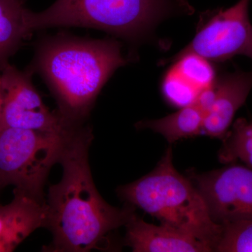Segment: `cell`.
I'll use <instances>...</instances> for the list:
<instances>
[{
  "label": "cell",
  "mask_w": 252,
  "mask_h": 252,
  "mask_svg": "<svg viewBox=\"0 0 252 252\" xmlns=\"http://www.w3.org/2000/svg\"><path fill=\"white\" fill-rule=\"evenodd\" d=\"M94 140L89 126L73 127L66 137L59 163L63 169L59 183L51 185L46 199L44 228L52 241L43 248L50 252H87L104 248L113 231L126 226L135 207L112 206L94 185L89 152Z\"/></svg>",
  "instance_id": "1"
},
{
  "label": "cell",
  "mask_w": 252,
  "mask_h": 252,
  "mask_svg": "<svg viewBox=\"0 0 252 252\" xmlns=\"http://www.w3.org/2000/svg\"><path fill=\"white\" fill-rule=\"evenodd\" d=\"M122 46L114 38L57 34L39 43L29 69L39 73L47 83L63 119L82 124L109 78L130 62Z\"/></svg>",
  "instance_id": "2"
},
{
  "label": "cell",
  "mask_w": 252,
  "mask_h": 252,
  "mask_svg": "<svg viewBox=\"0 0 252 252\" xmlns=\"http://www.w3.org/2000/svg\"><path fill=\"white\" fill-rule=\"evenodd\" d=\"M193 12L187 0H56L41 12L28 10V23L32 32L56 27L94 28L135 42L164 19Z\"/></svg>",
  "instance_id": "3"
},
{
  "label": "cell",
  "mask_w": 252,
  "mask_h": 252,
  "mask_svg": "<svg viewBox=\"0 0 252 252\" xmlns=\"http://www.w3.org/2000/svg\"><path fill=\"white\" fill-rule=\"evenodd\" d=\"M117 191L126 203L155 217L161 224L193 235L215 252L222 225L212 220L191 180L176 170L171 147L153 171Z\"/></svg>",
  "instance_id": "4"
},
{
  "label": "cell",
  "mask_w": 252,
  "mask_h": 252,
  "mask_svg": "<svg viewBox=\"0 0 252 252\" xmlns=\"http://www.w3.org/2000/svg\"><path fill=\"white\" fill-rule=\"evenodd\" d=\"M74 126L64 133L0 127V184L3 188L13 185L32 197L46 200V179L53 165L59 163L64 141Z\"/></svg>",
  "instance_id": "5"
},
{
  "label": "cell",
  "mask_w": 252,
  "mask_h": 252,
  "mask_svg": "<svg viewBox=\"0 0 252 252\" xmlns=\"http://www.w3.org/2000/svg\"><path fill=\"white\" fill-rule=\"evenodd\" d=\"M250 0H240L228 9L207 11L200 16L192 41L167 63L187 56L223 62L248 52L252 35L249 16Z\"/></svg>",
  "instance_id": "6"
},
{
  "label": "cell",
  "mask_w": 252,
  "mask_h": 252,
  "mask_svg": "<svg viewBox=\"0 0 252 252\" xmlns=\"http://www.w3.org/2000/svg\"><path fill=\"white\" fill-rule=\"evenodd\" d=\"M4 92L0 127L64 133L72 126L59 111L51 112L43 102L32 82L30 69L21 72L9 62L0 65Z\"/></svg>",
  "instance_id": "7"
},
{
  "label": "cell",
  "mask_w": 252,
  "mask_h": 252,
  "mask_svg": "<svg viewBox=\"0 0 252 252\" xmlns=\"http://www.w3.org/2000/svg\"><path fill=\"white\" fill-rule=\"evenodd\" d=\"M215 223L226 224L252 220V168L230 165L191 175Z\"/></svg>",
  "instance_id": "8"
},
{
  "label": "cell",
  "mask_w": 252,
  "mask_h": 252,
  "mask_svg": "<svg viewBox=\"0 0 252 252\" xmlns=\"http://www.w3.org/2000/svg\"><path fill=\"white\" fill-rule=\"evenodd\" d=\"M213 87V101L204 118L200 135L223 140L252 90V71L225 73L215 79Z\"/></svg>",
  "instance_id": "9"
},
{
  "label": "cell",
  "mask_w": 252,
  "mask_h": 252,
  "mask_svg": "<svg viewBox=\"0 0 252 252\" xmlns=\"http://www.w3.org/2000/svg\"><path fill=\"white\" fill-rule=\"evenodd\" d=\"M125 242L135 252H209L211 247L168 225H154L135 215L127 222Z\"/></svg>",
  "instance_id": "10"
},
{
  "label": "cell",
  "mask_w": 252,
  "mask_h": 252,
  "mask_svg": "<svg viewBox=\"0 0 252 252\" xmlns=\"http://www.w3.org/2000/svg\"><path fill=\"white\" fill-rule=\"evenodd\" d=\"M46 200L14 189V199L0 204V252H11L37 228L44 227Z\"/></svg>",
  "instance_id": "11"
},
{
  "label": "cell",
  "mask_w": 252,
  "mask_h": 252,
  "mask_svg": "<svg viewBox=\"0 0 252 252\" xmlns=\"http://www.w3.org/2000/svg\"><path fill=\"white\" fill-rule=\"evenodd\" d=\"M205 113L194 99L170 115L157 119L137 123L139 129H150L163 136L169 143L182 139L200 135Z\"/></svg>",
  "instance_id": "12"
},
{
  "label": "cell",
  "mask_w": 252,
  "mask_h": 252,
  "mask_svg": "<svg viewBox=\"0 0 252 252\" xmlns=\"http://www.w3.org/2000/svg\"><path fill=\"white\" fill-rule=\"evenodd\" d=\"M28 12L22 0H0V65L9 62L31 34Z\"/></svg>",
  "instance_id": "13"
},
{
  "label": "cell",
  "mask_w": 252,
  "mask_h": 252,
  "mask_svg": "<svg viewBox=\"0 0 252 252\" xmlns=\"http://www.w3.org/2000/svg\"><path fill=\"white\" fill-rule=\"evenodd\" d=\"M223 140L220 156L222 162L239 160L252 168V122L238 119Z\"/></svg>",
  "instance_id": "14"
},
{
  "label": "cell",
  "mask_w": 252,
  "mask_h": 252,
  "mask_svg": "<svg viewBox=\"0 0 252 252\" xmlns=\"http://www.w3.org/2000/svg\"><path fill=\"white\" fill-rule=\"evenodd\" d=\"M221 225L215 252H252V220Z\"/></svg>",
  "instance_id": "15"
},
{
  "label": "cell",
  "mask_w": 252,
  "mask_h": 252,
  "mask_svg": "<svg viewBox=\"0 0 252 252\" xmlns=\"http://www.w3.org/2000/svg\"><path fill=\"white\" fill-rule=\"evenodd\" d=\"M4 92L1 83V71H0V118H1V112H2L3 106H4Z\"/></svg>",
  "instance_id": "16"
},
{
  "label": "cell",
  "mask_w": 252,
  "mask_h": 252,
  "mask_svg": "<svg viewBox=\"0 0 252 252\" xmlns=\"http://www.w3.org/2000/svg\"><path fill=\"white\" fill-rule=\"evenodd\" d=\"M246 56L252 59V35L251 41H250V46H249L248 51V52H247Z\"/></svg>",
  "instance_id": "17"
},
{
  "label": "cell",
  "mask_w": 252,
  "mask_h": 252,
  "mask_svg": "<svg viewBox=\"0 0 252 252\" xmlns=\"http://www.w3.org/2000/svg\"><path fill=\"white\" fill-rule=\"evenodd\" d=\"M4 188H3L2 186H1V184H0V192L1 191V190H2Z\"/></svg>",
  "instance_id": "18"
}]
</instances>
